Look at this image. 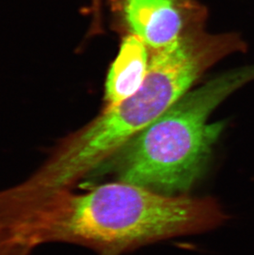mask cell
Masks as SVG:
<instances>
[{"label":"cell","instance_id":"8992f818","mask_svg":"<svg viewBox=\"0 0 254 255\" xmlns=\"http://www.w3.org/2000/svg\"><path fill=\"white\" fill-rule=\"evenodd\" d=\"M93 12L94 18L93 27L94 31H101V0H93Z\"/></svg>","mask_w":254,"mask_h":255},{"label":"cell","instance_id":"277c9868","mask_svg":"<svg viewBox=\"0 0 254 255\" xmlns=\"http://www.w3.org/2000/svg\"><path fill=\"white\" fill-rule=\"evenodd\" d=\"M151 54L138 36H122L118 56L106 77L103 108L115 105L139 90L149 72Z\"/></svg>","mask_w":254,"mask_h":255},{"label":"cell","instance_id":"3957f363","mask_svg":"<svg viewBox=\"0 0 254 255\" xmlns=\"http://www.w3.org/2000/svg\"><path fill=\"white\" fill-rule=\"evenodd\" d=\"M112 25L134 35L151 51L206 30L208 10L198 0H108Z\"/></svg>","mask_w":254,"mask_h":255},{"label":"cell","instance_id":"6da1fadb","mask_svg":"<svg viewBox=\"0 0 254 255\" xmlns=\"http://www.w3.org/2000/svg\"><path fill=\"white\" fill-rule=\"evenodd\" d=\"M15 232L27 248L62 242L85 246L99 255H120L178 236L202 233L226 219L210 198L165 195L121 182L70 189L12 202Z\"/></svg>","mask_w":254,"mask_h":255},{"label":"cell","instance_id":"5b68a950","mask_svg":"<svg viewBox=\"0 0 254 255\" xmlns=\"http://www.w3.org/2000/svg\"><path fill=\"white\" fill-rule=\"evenodd\" d=\"M30 251L20 245L0 215V255H29Z\"/></svg>","mask_w":254,"mask_h":255},{"label":"cell","instance_id":"7a4b0ae2","mask_svg":"<svg viewBox=\"0 0 254 255\" xmlns=\"http://www.w3.org/2000/svg\"><path fill=\"white\" fill-rule=\"evenodd\" d=\"M254 80V65L229 70L187 92L97 170L165 195H184L206 170L225 124L209 123L233 93Z\"/></svg>","mask_w":254,"mask_h":255}]
</instances>
